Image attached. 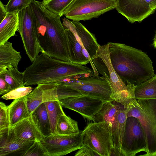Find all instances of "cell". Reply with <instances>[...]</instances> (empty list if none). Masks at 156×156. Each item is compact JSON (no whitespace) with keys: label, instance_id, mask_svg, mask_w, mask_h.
<instances>
[{"label":"cell","instance_id":"1","mask_svg":"<svg viewBox=\"0 0 156 156\" xmlns=\"http://www.w3.org/2000/svg\"><path fill=\"white\" fill-rule=\"evenodd\" d=\"M30 5L36 17L42 52L50 57L70 62L68 38L61 17L46 9L42 2L33 0Z\"/></svg>","mask_w":156,"mask_h":156},{"label":"cell","instance_id":"2","mask_svg":"<svg viewBox=\"0 0 156 156\" xmlns=\"http://www.w3.org/2000/svg\"><path fill=\"white\" fill-rule=\"evenodd\" d=\"M110 60L115 71L127 84L136 86L154 75L153 62L144 52L125 44L109 42Z\"/></svg>","mask_w":156,"mask_h":156},{"label":"cell","instance_id":"3","mask_svg":"<svg viewBox=\"0 0 156 156\" xmlns=\"http://www.w3.org/2000/svg\"><path fill=\"white\" fill-rule=\"evenodd\" d=\"M23 73L25 86L55 83L84 74L95 76L93 71L87 67L50 57L43 52Z\"/></svg>","mask_w":156,"mask_h":156},{"label":"cell","instance_id":"4","mask_svg":"<svg viewBox=\"0 0 156 156\" xmlns=\"http://www.w3.org/2000/svg\"><path fill=\"white\" fill-rule=\"evenodd\" d=\"M137 101L139 105L129 109L127 117L136 118L143 128L148 151L142 155L155 156L156 154V99L137 100Z\"/></svg>","mask_w":156,"mask_h":156},{"label":"cell","instance_id":"5","mask_svg":"<svg viewBox=\"0 0 156 156\" xmlns=\"http://www.w3.org/2000/svg\"><path fill=\"white\" fill-rule=\"evenodd\" d=\"M92 60L98 72L107 81L112 90L111 97L113 99L128 91L133 85L128 81L126 85L114 69L110 58L109 42L104 45H100Z\"/></svg>","mask_w":156,"mask_h":156},{"label":"cell","instance_id":"6","mask_svg":"<svg viewBox=\"0 0 156 156\" xmlns=\"http://www.w3.org/2000/svg\"><path fill=\"white\" fill-rule=\"evenodd\" d=\"M116 3L117 0H73L64 15L74 21L90 20L115 9Z\"/></svg>","mask_w":156,"mask_h":156},{"label":"cell","instance_id":"7","mask_svg":"<svg viewBox=\"0 0 156 156\" xmlns=\"http://www.w3.org/2000/svg\"><path fill=\"white\" fill-rule=\"evenodd\" d=\"M56 83L84 93L90 97L101 99L104 102L114 101L111 97V88L103 76L89 75L76 79L66 78Z\"/></svg>","mask_w":156,"mask_h":156},{"label":"cell","instance_id":"8","mask_svg":"<svg viewBox=\"0 0 156 156\" xmlns=\"http://www.w3.org/2000/svg\"><path fill=\"white\" fill-rule=\"evenodd\" d=\"M18 31L20 34L26 54L33 62L40 52L36 17L30 5L19 12Z\"/></svg>","mask_w":156,"mask_h":156},{"label":"cell","instance_id":"9","mask_svg":"<svg viewBox=\"0 0 156 156\" xmlns=\"http://www.w3.org/2000/svg\"><path fill=\"white\" fill-rule=\"evenodd\" d=\"M83 134L82 145L89 147L100 156L112 155L113 141L105 122L89 123L83 131Z\"/></svg>","mask_w":156,"mask_h":156},{"label":"cell","instance_id":"10","mask_svg":"<svg viewBox=\"0 0 156 156\" xmlns=\"http://www.w3.org/2000/svg\"><path fill=\"white\" fill-rule=\"evenodd\" d=\"M147 152L146 138L139 120L133 116L126 119L122 140L121 156H134L141 151Z\"/></svg>","mask_w":156,"mask_h":156},{"label":"cell","instance_id":"11","mask_svg":"<svg viewBox=\"0 0 156 156\" xmlns=\"http://www.w3.org/2000/svg\"><path fill=\"white\" fill-rule=\"evenodd\" d=\"M83 131L73 134L56 133L44 137L41 143L48 156H63L79 149L82 146Z\"/></svg>","mask_w":156,"mask_h":156},{"label":"cell","instance_id":"12","mask_svg":"<svg viewBox=\"0 0 156 156\" xmlns=\"http://www.w3.org/2000/svg\"><path fill=\"white\" fill-rule=\"evenodd\" d=\"M62 106L75 111L85 119L93 121L94 115L105 103L87 95L69 97L59 100Z\"/></svg>","mask_w":156,"mask_h":156},{"label":"cell","instance_id":"13","mask_svg":"<svg viewBox=\"0 0 156 156\" xmlns=\"http://www.w3.org/2000/svg\"><path fill=\"white\" fill-rule=\"evenodd\" d=\"M115 9L131 23L141 22L155 11L144 0H117Z\"/></svg>","mask_w":156,"mask_h":156},{"label":"cell","instance_id":"14","mask_svg":"<svg viewBox=\"0 0 156 156\" xmlns=\"http://www.w3.org/2000/svg\"><path fill=\"white\" fill-rule=\"evenodd\" d=\"M34 141H25L18 138L11 129L0 130V156L24 154Z\"/></svg>","mask_w":156,"mask_h":156},{"label":"cell","instance_id":"15","mask_svg":"<svg viewBox=\"0 0 156 156\" xmlns=\"http://www.w3.org/2000/svg\"><path fill=\"white\" fill-rule=\"evenodd\" d=\"M58 86L55 82L39 84L26 96L27 108L31 115L39 106L57 92Z\"/></svg>","mask_w":156,"mask_h":156},{"label":"cell","instance_id":"16","mask_svg":"<svg viewBox=\"0 0 156 156\" xmlns=\"http://www.w3.org/2000/svg\"><path fill=\"white\" fill-rule=\"evenodd\" d=\"M11 129L18 138L24 141H42L44 137L31 115L11 126Z\"/></svg>","mask_w":156,"mask_h":156},{"label":"cell","instance_id":"17","mask_svg":"<svg viewBox=\"0 0 156 156\" xmlns=\"http://www.w3.org/2000/svg\"><path fill=\"white\" fill-rule=\"evenodd\" d=\"M129 108H125L120 103L119 104L117 122L112 135L114 146L112 155L121 156L122 141Z\"/></svg>","mask_w":156,"mask_h":156},{"label":"cell","instance_id":"18","mask_svg":"<svg viewBox=\"0 0 156 156\" xmlns=\"http://www.w3.org/2000/svg\"><path fill=\"white\" fill-rule=\"evenodd\" d=\"M112 102H105L100 109L94 115L93 121L105 122L111 136L117 120L119 104H113Z\"/></svg>","mask_w":156,"mask_h":156},{"label":"cell","instance_id":"19","mask_svg":"<svg viewBox=\"0 0 156 156\" xmlns=\"http://www.w3.org/2000/svg\"><path fill=\"white\" fill-rule=\"evenodd\" d=\"M72 21L74 25L76 33L92 60L96 54L100 45L94 35L90 32L80 23Z\"/></svg>","mask_w":156,"mask_h":156},{"label":"cell","instance_id":"20","mask_svg":"<svg viewBox=\"0 0 156 156\" xmlns=\"http://www.w3.org/2000/svg\"><path fill=\"white\" fill-rule=\"evenodd\" d=\"M19 11L8 13L0 22V45L8 41L11 37L15 36L18 31L19 25Z\"/></svg>","mask_w":156,"mask_h":156},{"label":"cell","instance_id":"21","mask_svg":"<svg viewBox=\"0 0 156 156\" xmlns=\"http://www.w3.org/2000/svg\"><path fill=\"white\" fill-rule=\"evenodd\" d=\"M8 108L11 126L31 116L27 108L26 96L14 99Z\"/></svg>","mask_w":156,"mask_h":156},{"label":"cell","instance_id":"22","mask_svg":"<svg viewBox=\"0 0 156 156\" xmlns=\"http://www.w3.org/2000/svg\"><path fill=\"white\" fill-rule=\"evenodd\" d=\"M44 103L50 121L52 134H55L58 120L62 115L65 114L57 93L51 96Z\"/></svg>","mask_w":156,"mask_h":156},{"label":"cell","instance_id":"23","mask_svg":"<svg viewBox=\"0 0 156 156\" xmlns=\"http://www.w3.org/2000/svg\"><path fill=\"white\" fill-rule=\"evenodd\" d=\"M65 29L68 39L70 62L83 65L89 63V60L83 54L82 46L74 33L69 29Z\"/></svg>","mask_w":156,"mask_h":156},{"label":"cell","instance_id":"24","mask_svg":"<svg viewBox=\"0 0 156 156\" xmlns=\"http://www.w3.org/2000/svg\"><path fill=\"white\" fill-rule=\"evenodd\" d=\"M21 58L20 52L15 49L11 43L8 41L0 45V66L12 65L18 69Z\"/></svg>","mask_w":156,"mask_h":156},{"label":"cell","instance_id":"25","mask_svg":"<svg viewBox=\"0 0 156 156\" xmlns=\"http://www.w3.org/2000/svg\"><path fill=\"white\" fill-rule=\"evenodd\" d=\"M0 76L3 77L9 84L10 90L24 86L23 72L12 65L0 66Z\"/></svg>","mask_w":156,"mask_h":156},{"label":"cell","instance_id":"26","mask_svg":"<svg viewBox=\"0 0 156 156\" xmlns=\"http://www.w3.org/2000/svg\"><path fill=\"white\" fill-rule=\"evenodd\" d=\"M31 115L44 137L52 134L50 121L44 103L39 106Z\"/></svg>","mask_w":156,"mask_h":156},{"label":"cell","instance_id":"27","mask_svg":"<svg viewBox=\"0 0 156 156\" xmlns=\"http://www.w3.org/2000/svg\"><path fill=\"white\" fill-rule=\"evenodd\" d=\"M135 95L136 100L156 99V74L136 85Z\"/></svg>","mask_w":156,"mask_h":156},{"label":"cell","instance_id":"28","mask_svg":"<svg viewBox=\"0 0 156 156\" xmlns=\"http://www.w3.org/2000/svg\"><path fill=\"white\" fill-rule=\"evenodd\" d=\"M77 121L65 114L62 115L58 121L56 133L63 135L73 134L79 133Z\"/></svg>","mask_w":156,"mask_h":156},{"label":"cell","instance_id":"29","mask_svg":"<svg viewBox=\"0 0 156 156\" xmlns=\"http://www.w3.org/2000/svg\"><path fill=\"white\" fill-rule=\"evenodd\" d=\"M73 0H49L42 2L46 9L61 17L64 15L67 9Z\"/></svg>","mask_w":156,"mask_h":156},{"label":"cell","instance_id":"30","mask_svg":"<svg viewBox=\"0 0 156 156\" xmlns=\"http://www.w3.org/2000/svg\"><path fill=\"white\" fill-rule=\"evenodd\" d=\"M33 88L29 86H22L10 90L2 95L1 98L5 100L19 99L26 96L33 90Z\"/></svg>","mask_w":156,"mask_h":156},{"label":"cell","instance_id":"31","mask_svg":"<svg viewBox=\"0 0 156 156\" xmlns=\"http://www.w3.org/2000/svg\"><path fill=\"white\" fill-rule=\"evenodd\" d=\"M58 84L57 94L58 99L59 100L69 97L83 95H87L85 93L77 90L73 89L63 85Z\"/></svg>","mask_w":156,"mask_h":156},{"label":"cell","instance_id":"32","mask_svg":"<svg viewBox=\"0 0 156 156\" xmlns=\"http://www.w3.org/2000/svg\"><path fill=\"white\" fill-rule=\"evenodd\" d=\"M33 0H9L5 6L7 13L20 11L29 6Z\"/></svg>","mask_w":156,"mask_h":156},{"label":"cell","instance_id":"33","mask_svg":"<svg viewBox=\"0 0 156 156\" xmlns=\"http://www.w3.org/2000/svg\"><path fill=\"white\" fill-rule=\"evenodd\" d=\"M24 156H48L44 147L39 140L35 141Z\"/></svg>","mask_w":156,"mask_h":156},{"label":"cell","instance_id":"34","mask_svg":"<svg viewBox=\"0 0 156 156\" xmlns=\"http://www.w3.org/2000/svg\"><path fill=\"white\" fill-rule=\"evenodd\" d=\"M8 106L3 102H0V130L10 127Z\"/></svg>","mask_w":156,"mask_h":156},{"label":"cell","instance_id":"35","mask_svg":"<svg viewBox=\"0 0 156 156\" xmlns=\"http://www.w3.org/2000/svg\"><path fill=\"white\" fill-rule=\"evenodd\" d=\"M75 156H100L89 147L82 145L76 152Z\"/></svg>","mask_w":156,"mask_h":156},{"label":"cell","instance_id":"36","mask_svg":"<svg viewBox=\"0 0 156 156\" xmlns=\"http://www.w3.org/2000/svg\"><path fill=\"white\" fill-rule=\"evenodd\" d=\"M10 91L9 84L3 77L0 76V94L3 95Z\"/></svg>","mask_w":156,"mask_h":156},{"label":"cell","instance_id":"37","mask_svg":"<svg viewBox=\"0 0 156 156\" xmlns=\"http://www.w3.org/2000/svg\"><path fill=\"white\" fill-rule=\"evenodd\" d=\"M7 12L5 7L1 1H0V21L1 22L6 16Z\"/></svg>","mask_w":156,"mask_h":156},{"label":"cell","instance_id":"38","mask_svg":"<svg viewBox=\"0 0 156 156\" xmlns=\"http://www.w3.org/2000/svg\"><path fill=\"white\" fill-rule=\"evenodd\" d=\"M152 9H156V0H144Z\"/></svg>","mask_w":156,"mask_h":156},{"label":"cell","instance_id":"39","mask_svg":"<svg viewBox=\"0 0 156 156\" xmlns=\"http://www.w3.org/2000/svg\"><path fill=\"white\" fill-rule=\"evenodd\" d=\"M153 45L154 47L155 48H156V33L154 39Z\"/></svg>","mask_w":156,"mask_h":156},{"label":"cell","instance_id":"40","mask_svg":"<svg viewBox=\"0 0 156 156\" xmlns=\"http://www.w3.org/2000/svg\"><path fill=\"white\" fill-rule=\"evenodd\" d=\"M155 156H156V154H155Z\"/></svg>","mask_w":156,"mask_h":156}]
</instances>
